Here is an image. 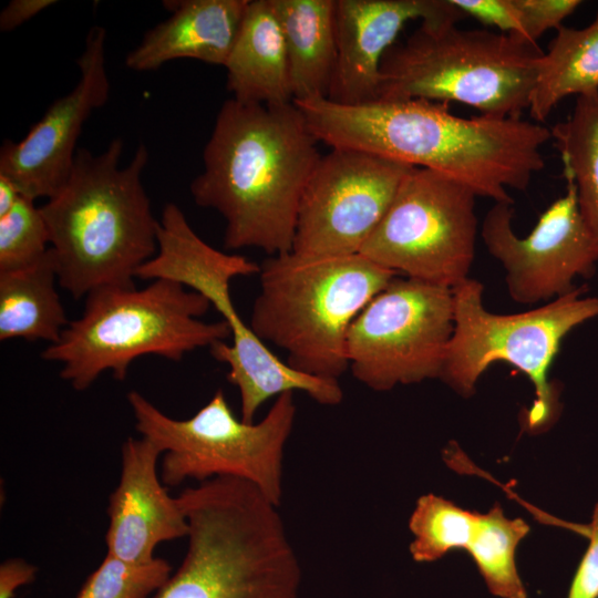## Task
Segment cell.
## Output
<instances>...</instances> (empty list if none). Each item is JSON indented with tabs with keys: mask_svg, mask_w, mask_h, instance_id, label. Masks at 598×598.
I'll use <instances>...</instances> for the list:
<instances>
[{
	"mask_svg": "<svg viewBox=\"0 0 598 598\" xmlns=\"http://www.w3.org/2000/svg\"><path fill=\"white\" fill-rule=\"evenodd\" d=\"M319 141L441 173L476 196L514 204L545 166L550 128L519 118L460 117L446 103L377 100L341 105L326 97L295 101Z\"/></svg>",
	"mask_w": 598,
	"mask_h": 598,
	"instance_id": "cell-1",
	"label": "cell"
},
{
	"mask_svg": "<svg viewBox=\"0 0 598 598\" xmlns=\"http://www.w3.org/2000/svg\"><path fill=\"white\" fill-rule=\"evenodd\" d=\"M318 144L295 102L223 103L190 194L223 216L226 249L292 250L301 196L321 157Z\"/></svg>",
	"mask_w": 598,
	"mask_h": 598,
	"instance_id": "cell-2",
	"label": "cell"
},
{
	"mask_svg": "<svg viewBox=\"0 0 598 598\" xmlns=\"http://www.w3.org/2000/svg\"><path fill=\"white\" fill-rule=\"evenodd\" d=\"M124 143L112 140L93 154L78 148L60 190L40 207L59 285L74 299L103 287H132L157 251V226L142 183L144 144L121 167Z\"/></svg>",
	"mask_w": 598,
	"mask_h": 598,
	"instance_id": "cell-3",
	"label": "cell"
},
{
	"mask_svg": "<svg viewBox=\"0 0 598 598\" xmlns=\"http://www.w3.org/2000/svg\"><path fill=\"white\" fill-rule=\"evenodd\" d=\"M260 290L249 327L283 349L292 368L336 379L349 369V328L395 275L361 254L336 257L292 251L259 265Z\"/></svg>",
	"mask_w": 598,
	"mask_h": 598,
	"instance_id": "cell-4",
	"label": "cell"
},
{
	"mask_svg": "<svg viewBox=\"0 0 598 598\" xmlns=\"http://www.w3.org/2000/svg\"><path fill=\"white\" fill-rule=\"evenodd\" d=\"M210 307L203 295L167 279H154L141 289L99 288L41 357L61 363L60 377L76 391L86 390L106 371L122 381L142 355L181 361L195 349L231 337L225 320H199Z\"/></svg>",
	"mask_w": 598,
	"mask_h": 598,
	"instance_id": "cell-5",
	"label": "cell"
},
{
	"mask_svg": "<svg viewBox=\"0 0 598 598\" xmlns=\"http://www.w3.org/2000/svg\"><path fill=\"white\" fill-rule=\"evenodd\" d=\"M543 51L511 35L421 22L382 59L378 100L456 102L491 118L528 109Z\"/></svg>",
	"mask_w": 598,
	"mask_h": 598,
	"instance_id": "cell-6",
	"label": "cell"
},
{
	"mask_svg": "<svg viewBox=\"0 0 598 598\" xmlns=\"http://www.w3.org/2000/svg\"><path fill=\"white\" fill-rule=\"evenodd\" d=\"M483 291L473 278L452 288L454 330L440 379L462 396H471L493 363L513 365L534 386L536 398L525 422L530 431H539L556 420L560 408L550 367L563 340L598 318V296H586L587 286L581 285L542 307L499 315L484 307Z\"/></svg>",
	"mask_w": 598,
	"mask_h": 598,
	"instance_id": "cell-7",
	"label": "cell"
},
{
	"mask_svg": "<svg viewBox=\"0 0 598 598\" xmlns=\"http://www.w3.org/2000/svg\"><path fill=\"white\" fill-rule=\"evenodd\" d=\"M127 401L138 433L164 453L163 484L236 477L251 483L280 506L285 446L297 410L293 392L277 396L258 423L238 420L221 390L186 420L167 416L137 391L128 392Z\"/></svg>",
	"mask_w": 598,
	"mask_h": 598,
	"instance_id": "cell-8",
	"label": "cell"
},
{
	"mask_svg": "<svg viewBox=\"0 0 598 598\" xmlns=\"http://www.w3.org/2000/svg\"><path fill=\"white\" fill-rule=\"evenodd\" d=\"M476 197L441 173L414 167L359 254L398 276L453 288L470 278Z\"/></svg>",
	"mask_w": 598,
	"mask_h": 598,
	"instance_id": "cell-9",
	"label": "cell"
},
{
	"mask_svg": "<svg viewBox=\"0 0 598 598\" xmlns=\"http://www.w3.org/2000/svg\"><path fill=\"white\" fill-rule=\"evenodd\" d=\"M453 330L452 288L395 276L352 321L349 369L374 391L440 379Z\"/></svg>",
	"mask_w": 598,
	"mask_h": 598,
	"instance_id": "cell-10",
	"label": "cell"
},
{
	"mask_svg": "<svg viewBox=\"0 0 598 598\" xmlns=\"http://www.w3.org/2000/svg\"><path fill=\"white\" fill-rule=\"evenodd\" d=\"M414 167L372 153L333 147L321 155L301 196L292 252L359 254Z\"/></svg>",
	"mask_w": 598,
	"mask_h": 598,
	"instance_id": "cell-11",
	"label": "cell"
},
{
	"mask_svg": "<svg viewBox=\"0 0 598 598\" xmlns=\"http://www.w3.org/2000/svg\"><path fill=\"white\" fill-rule=\"evenodd\" d=\"M513 204L495 203L481 225V238L505 270L509 297L522 305L549 302L597 274L598 251L577 203L574 184L519 237L513 228Z\"/></svg>",
	"mask_w": 598,
	"mask_h": 598,
	"instance_id": "cell-12",
	"label": "cell"
},
{
	"mask_svg": "<svg viewBox=\"0 0 598 598\" xmlns=\"http://www.w3.org/2000/svg\"><path fill=\"white\" fill-rule=\"evenodd\" d=\"M105 43V29L93 25L76 60V85L55 100L20 142H3L0 175L8 177L23 197L49 199L69 178L83 125L110 95Z\"/></svg>",
	"mask_w": 598,
	"mask_h": 598,
	"instance_id": "cell-13",
	"label": "cell"
},
{
	"mask_svg": "<svg viewBox=\"0 0 598 598\" xmlns=\"http://www.w3.org/2000/svg\"><path fill=\"white\" fill-rule=\"evenodd\" d=\"M465 17L452 0H334L336 63L327 99L341 105L377 101L382 59L409 21L457 23Z\"/></svg>",
	"mask_w": 598,
	"mask_h": 598,
	"instance_id": "cell-14",
	"label": "cell"
},
{
	"mask_svg": "<svg viewBox=\"0 0 598 598\" xmlns=\"http://www.w3.org/2000/svg\"><path fill=\"white\" fill-rule=\"evenodd\" d=\"M162 452L148 439L128 437L122 445L120 482L109 497L107 554L134 564L154 558L159 543L188 535L177 497L157 475Z\"/></svg>",
	"mask_w": 598,
	"mask_h": 598,
	"instance_id": "cell-15",
	"label": "cell"
},
{
	"mask_svg": "<svg viewBox=\"0 0 598 598\" xmlns=\"http://www.w3.org/2000/svg\"><path fill=\"white\" fill-rule=\"evenodd\" d=\"M250 0H169L171 17L148 30L125 58L134 71H154L177 59L225 66Z\"/></svg>",
	"mask_w": 598,
	"mask_h": 598,
	"instance_id": "cell-16",
	"label": "cell"
},
{
	"mask_svg": "<svg viewBox=\"0 0 598 598\" xmlns=\"http://www.w3.org/2000/svg\"><path fill=\"white\" fill-rule=\"evenodd\" d=\"M227 323L233 343L218 341L209 348L215 360L228 365L227 380L238 388L241 421L254 423L261 404L286 392H305L321 405L341 403L339 380L305 373L281 361L239 315Z\"/></svg>",
	"mask_w": 598,
	"mask_h": 598,
	"instance_id": "cell-17",
	"label": "cell"
},
{
	"mask_svg": "<svg viewBox=\"0 0 598 598\" xmlns=\"http://www.w3.org/2000/svg\"><path fill=\"white\" fill-rule=\"evenodd\" d=\"M258 272V264L220 251L203 240L184 212L168 203L158 219L157 251L138 269L136 278L172 280L207 299L220 289L230 288L235 277Z\"/></svg>",
	"mask_w": 598,
	"mask_h": 598,
	"instance_id": "cell-18",
	"label": "cell"
},
{
	"mask_svg": "<svg viewBox=\"0 0 598 598\" xmlns=\"http://www.w3.org/2000/svg\"><path fill=\"white\" fill-rule=\"evenodd\" d=\"M227 89L244 103L293 102L282 30L271 0H250L225 65Z\"/></svg>",
	"mask_w": 598,
	"mask_h": 598,
	"instance_id": "cell-19",
	"label": "cell"
},
{
	"mask_svg": "<svg viewBox=\"0 0 598 598\" xmlns=\"http://www.w3.org/2000/svg\"><path fill=\"white\" fill-rule=\"evenodd\" d=\"M289 63L293 101L328 97L336 63L334 0H271Z\"/></svg>",
	"mask_w": 598,
	"mask_h": 598,
	"instance_id": "cell-20",
	"label": "cell"
},
{
	"mask_svg": "<svg viewBox=\"0 0 598 598\" xmlns=\"http://www.w3.org/2000/svg\"><path fill=\"white\" fill-rule=\"evenodd\" d=\"M52 250L37 262L0 272V340L21 338L55 343L69 324L55 289Z\"/></svg>",
	"mask_w": 598,
	"mask_h": 598,
	"instance_id": "cell-21",
	"label": "cell"
},
{
	"mask_svg": "<svg viewBox=\"0 0 598 598\" xmlns=\"http://www.w3.org/2000/svg\"><path fill=\"white\" fill-rule=\"evenodd\" d=\"M598 92V11L585 28L560 27L538 61L529 101L534 122L540 123L570 95Z\"/></svg>",
	"mask_w": 598,
	"mask_h": 598,
	"instance_id": "cell-22",
	"label": "cell"
},
{
	"mask_svg": "<svg viewBox=\"0 0 598 598\" xmlns=\"http://www.w3.org/2000/svg\"><path fill=\"white\" fill-rule=\"evenodd\" d=\"M550 132L598 251V92L578 96L570 115Z\"/></svg>",
	"mask_w": 598,
	"mask_h": 598,
	"instance_id": "cell-23",
	"label": "cell"
},
{
	"mask_svg": "<svg viewBox=\"0 0 598 598\" xmlns=\"http://www.w3.org/2000/svg\"><path fill=\"white\" fill-rule=\"evenodd\" d=\"M529 526L522 518H508L499 504L477 514L472 539L466 548L489 592L499 598H527L518 575L515 554Z\"/></svg>",
	"mask_w": 598,
	"mask_h": 598,
	"instance_id": "cell-24",
	"label": "cell"
},
{
	"mask_svg": "<svg viewBox=\"0 0 598 598\" xmlns=\"http://www.w3.org/2000/svg\"><path fill=\"white\" fill-rule=\"evenodd\" d=\"M477 514L463 509L442 496L422 495L409 520L413 535L410 544L412 558L417 563H432L448 551L466 550L475 529Z\"/></svg>",
	"mask_w": 598,
	"mask_h": 598,
	"instance_id": "cell-25",
	"label": "cell"
},
{
	"mask_svg": "<svg viewBox=\"0 0 598 598\" xmlns=\"http://www.w3.org/2000/svg\"><path fill=\"white\" fill-rule=\"evenodd\" d=\"M169 577L171 565L165 559L134 564L106 554L76 598H147Z\"/></svg>",
	"mask_w": 598,
	"mask_h": 598,
	"instance_id": "cell-26",
	"label": "cell"
},
{
	"mask_svg": "<svg viewBox=\"0 0 598 598\" xmlns=\"http://www.w3.org/2000/svg\"><path fill=\"white\" fill-rule=\"evenodd\" d=\"M50 248L48 227L34 200L21 197L0 217V272L28 267Z\"/></svg>",
	"mask_w": 598,
	"mask_h": 598,
	"instance_id": "cell-27",
	"label": "cell"
},
{
	"mask_svg": "<svg viewBox=\"0 0 598 598\" xmlns=\"http://www.w3.org/2000/svg\"><path fill=\"white\" fill-rule=\"evenodd\" d=\"M524 23V42L536 44L549 29L558 30L563 21L582 2L580 0H516Z\"/></svg>",
	"mask_w": 598,
	"mask_h": 598,
	"instance_id": "cell-28",
	"label": "cell"
},
{
	"mask_svg": "<svg viewBox=\"0 0 598 598\" xmlns=\"http://www.w3.org/2000/svg\"><path fill=\"white\" fill-rule=\"evenodd\" d=\"M467 17L495 27L499 33L524 42V23L516 0H452Z\"/></svg>",
	"mask_w": 598,
	"mask_h": 598,
	"instance_id": "cell-29",
	"label": "cell"
},
{
	"mask_svg": "<svg viewBox=\"0 0 598 598\" xmlns=\"http://www.w3.org/2000/svg\"><path fill=\"white\" fill-rule=\"evenodd\" d=\"M587 537L589 544L575 571L567 598H598V503Z\"/></svg>",
	"mask_w": 598,
	"mask_h": 598,
	"instance_id": "cell-30",
	"label": "cell"
},
{
	"mask_svg": "<svg viewBox=\"0 0 598 598\" xmlns=\"http://www.w3.org/2000/svg\"><path fill=\"white\" fill-rule=\"evenodd\" d=\"M37 567L21 558L7 559L0 566V598H13L16 590L32 582Z\"/></svg>",
	"mask_w": 598,
	"mask_h": 598,
	"instance_id": "cell-31",
	"label": "cell"
},
{
	"mask_svg": "<svg viewBox=\"0 0 598 598\" xmlns=\"http://www.w3.org/2000/svg\"><path fill=\"white\" fill-rule=\"evenodd\" d=\"M55 3V0H12L0 13V30L12 31Z\"/></svg>",
	"mask_w": 598,
	"mask_h": 598,
	"instance_id": "cell-32",
	"label": "cell"
},
{
	"mask_svg": "<svg viewBox=\"0 0 598 598\" xmlns=\"http://www.w3.org/2000/svg\"><path fill=\"white\" fill-rule=\"evenodd\" d=\"M21 197L18 187L8 177L0 175V217L9 213Z\"/></svg>",
	"mask_w": 598,
	"mask_h": 598,
	"instance_id": "cell-33",
	"label": "cell"
}]
</instances>
